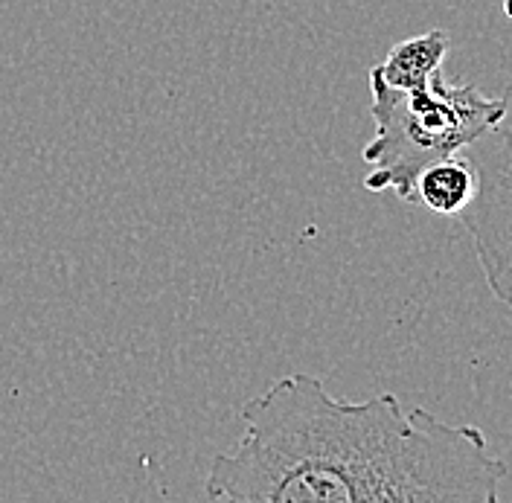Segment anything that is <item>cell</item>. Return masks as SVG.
Segmentation results:
<instances>
[{"instance_id": "1", "label": "cell", "mask_w": 512, "mask_h": 503, "mask_svg": "<svg viewBox=\"0 0 512 503\" xmlns=\"http://www.w3.org/2000/svg\"><path fill=\"white\" fill-rule=\"evenodd\" d=\"M242 419V440L210 463V501L495 503L507 477L475 425L408 413L393 393L341 402L306 373L271 384Z\"/></svg>"}, {"instance_id": "2", "label": "cell", "mask_w": 512, "mask_h": 503, "mask_svg": "<svg viewBox=\"0 0 512 503\" xmlns=\"http://www.w3.org/2000/svg\"><path fill=\"white\" fill-rule=\"evenodd\" d=\"M370 96L376 134L361 152L373 166L364 187L393 189L402 201H414L416 178L431 163L469 149L504 117L501 96H486L478 85H448L443 70L416 91L390 88L370 70Z\"/></svg>"}, {"instance_id": "3", "label": "cell", "mask_w": 512, "mask_h": 503, "mask_svg": "<svg viewBox=\"0 0 512 503\" xmlns=\"http://www.w3.org/2000/svg\"><path fill=\"white\" fill-rule=\"evenodd\" d=\"M501 123L480 137L478 192L460 213L475 242L492 294L512 309V82L504 91Z\"/></svg>"}, {"instance_id": "4", "label": "cell", "mask_w": 512, "mask_h": 503, "mask_svg": "<svg viewBox=\"0 0 512 503\" xmlns=\"http://www.w3.org/2000/svg\"><path fill=\"white\" fill-rule=\"evenodd\" d=\"M448 53V32L431 30L405 38L390 53L384 56L382 64H376V76L384 85L399 88V91H416L431 82L437 70H443V59Z\"/></svg>"}, {"instance_id": "5", "label": "cell", "mask_w": 512, "mask_h": 503, "mask_svg": "<svg viewBox=\"0 0 512 503\" xmlns=\"http://www.w3.org/2000/svg\"><path fill=\"white\" fill-rule=\"evenodd\" d=\"M478 192V169L472 158L451 155L431 163L414 187V201L437 216H460Z\"/></svg>"}, {"instance_id": "6", "label": "cell", "mask_w": 512, "mask_h": 503, "mask_svg": "<svg viewBox=\"0 0 512 503\" xmlns=\"http://www.w3.org/2000/svg\"><path fill=\"white\" fill-rule=\"evenodd\" d=\"M504 9H507V15L512 18V0H507V3H504Z\"/></svg>"}]
</instances>
